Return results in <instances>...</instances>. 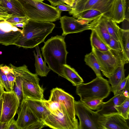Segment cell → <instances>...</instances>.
<instances>
[{
	"label": "cell",
	"instance_id": "6da1fadb",
	"mask_svg": "<svg viewBox=\"0 0 129 129\" xmlns=\"http://www.w3.org/2000/svg\"><path fill=\"white\" fill-rule=\"evenodd\" d=\"M55 25L52 22L29 19L25 23L22 33L13 45L24 48H32L44 42Z\"/></svg>",
	"mask_w": 129,
	"mask_h": 129
},
{
	"label": "cell",
	"instance_id": "7a4b0ae2",
	"mask_svg": "<svg viewBox=\"0 0 129 129\" xmlns=\"http://www.w3.org/2000/svg\"><path fill=\"white\" fill-rule=\"evenodd\" d=\"M64 37L58 35L52 37L44 42V45L41 48L44 62L47 63L51 70L60 76L68 53Z\"/></svg>",
	"mask_w": 129,
	"mask_h": 129
},
{
	"label": "cell",
	"instance_id": "3957f363",
	"mask_svg": "<svg viewBox=\"0 0 129 129\" xmlns=\"http://www.w3.org/2000/svg\"><path fill=\"white\" fill-rule=\"evenodd\" d=\"M29 20L52 22L59 19L61 11L38 0H17Z\"/></svg>",
	"mask_w": 129,
	"mask_h": 129
},
{
	"label": "cell",
	"instance_id": "277c9868",
	"mask_svg": "<svg viewBox=\"0 0 129 129\" xmlns=\"http://www.w3.org/2000/svg\"><path fill=\"white\" fill-rule=\"evenodd\" d=\"M108 81L102 76H96L90 82L76 86V94L83 102L96 99H104L111 91Z\"/></svg>",
	"mask_w": 129,
	"mask_h": 129
},
{
	"label": "cell",
	"instance_id": "5b68a950",
	"mask_svg": "<svg viewBox=\"0 0 129 129\" xmlns=\"http://www.w3.org/2000/svg\"><path fill=\"white\" fill-rule=\"evenodd\" d=\"M14 67L23 78L22 88L24 99L27 98L38 100H44V90L40 85V79L38 75L30 72L26 65Z\"/></svg>",
	"mask_w": 129,
	"mask_h": 129
},
{
	"label": "cell",
	"instance_id": "8992f818",
	"mask_svg": "<svg viewBox=\"0 0 129 129\" xmlns=\"http://www.w3.org/2000/svg\"><path fill=\"white\" fill-rule=\"evenodd\" d=\"M91 48V51L98 61L101 71L103 75L107 78L122 62L127 63L122 53L111 49L102 51L93 47Z\"/></svg>",
	"mask_w": 129,
	"mask_h": 129
},
{
	"label": "cell",
	"instance_id": "52a82bcc",
	"mask_svg": "<svg viewBox=\"0 0 129 129\" xmlns=\"http://www.w3.org/2000/svg\"><path fill=\"white\" fill-rule=\"evenodd\" d=\"M75 115L79 119L78 129H100L98 124L100 114L92 111L80 101H75Z\"/></svg>",
	"mask_w": 129,
	"mask_h": 129
},
{
	"label": "cell",
	"instance_id": "ba28073f",
	"mask_svg": "<svg viewBox=\"0 0 129 129\" xmlns=\"http://www.w3.org/2000/svg\"><path fill=\"white\" fill-rule=\"evenodd\" d=\"M115 0H76L69 13L74 17L81 12L89 9L95 10L102 14H108Z\"/></svg>",
	"mask_w": 129,
	"mask_h": 129
},
{
	"label": "cell",
	"instance_id": "9c48e42d",
	"mask_svg": "<svg viewBox=\"0 0 129 129\" xmlns=\"http://www.w3.org/2000/svg\"><path fill=\"white\" fill-rule=\"evenodd\" d=\"M48 100L59 103L62 106L65 114L73 121L78 122L75 114V100L72 95L61 89L56 87L51 91Z\"/></svg>",
	"mask_w": 129,
	"mask_h": 129
},
{
	"label": "cell",
	"instance_id": "30bf717a",
	"mask_svg": "<svg viewBox=\"0 0 129 129\" xmlns=\"http://www.w3.org/2000/svg\"><path fill=\"white\" fill-rule=\"evenodd\" d=\"M2 109L0 121L7 123L14 117L20 104L16 94L13 91H5L2 94Z\"/></svg>",
	"mask_w": 129,
	"mask_h": 129
},
{
	"label": "cell",
	"instance_id": "8fae6325",
	"mask_svg": "<svg viewBox=\"0 0 129 129\" xmlns=\"http://www.w3.org/2000/svg\"><path fill=\"white\" fill-rule=\"evenodd\" d=\"M126 120L118 113L100 114L98 124L100 129H129Z\"/></svg>",
	"mask_w": 129,
	"mask_h": 129
},
{
	"label": "cell",
	"instance_id": "7c38bea8",
	"mask_svg": "<svg viewBox=\"0 0 129 129\" xmlns=\"http://www.w3.org/2000/svg\"><path fill=\"white\" fill-rule=\"evenodd\" d=\"M46 126L55 129H78L79 123L63 113L56 115L50 113L43 121Z\"/></svg>",
	"mask_w": 129,
	"mask_h": 129
},
{
	"label": "cell",
	"instance_id": "4fadbf2b",
	"mask_svg": "<svg viewBox=\"0 0 129 129\" xmlns=\"http://www.w3.org/2000/svg\"><path fill=\"white\" fill-rule=\"evenodd\" d=\"M22 33V30L6 20L0 22V44L13 45Z\"/></svg>",
	"mask_w": 129,
	"mask_h": 129
},
{
	"label": "cell",
	"instance_id": "5bb4252c",
	"mask_svg": "<svg viewBox=\"0 0 129 129\" xmlns=\"http://www.w3.org/2000/svg\"><path fill=\"white\" fill-rule=\"evenodd\" d=\"M59 19L63 31L62 36H63L89 30V23L78 20L73 17L64 16L60 17Z\"/></svg>",
	"mask_w": 129,
	"mask_h": 129
},
{
	"label": "cell",
	"instance_id": "9a60e30c",
	"mask_svg": "<svg viewBox=\"0 0 129 129\" xmlns=\"http://www.w3.org/2000/svg\"><path fill=\"white\" fill-rule=\"evenodd\" d=\"M20 109L17 112L18 117L16 120L19 129H27L33 123L39 121L24 99L20 104Z\"/></svg>",
	"mask_w": 129,
	"mask_h": 129
},
{
	"label": "cell",
	"instance_id": "2e32d148",
	"mask_svg": "<svg viewBox=\"0 0 129 129\" xmlns=\"http://www.w3.org/2000/svg\"><path fill=\"white\" fill-rule=\"evenodd\" d=\"M104 14H102L89 23V30H94L109 46L111 36L106 26Z\"/></svg>",
	"mask_w": 129,
	"mask_h": 129
},
{
	"label": "cell",
	"instance_id": "e0dca14e",
	"mask_svg": "<svg viewBox=\"0 0 129 129\" xmlns=\"http://www.w3.org/2000/svg\"><path fill=\"white\" fill-rule=\"evenodd\" d=\"M126 9V0H115L107 14L113 21L120 23L125 18Z\"/></svg>",
	"mask_w": 129,
	"mask_h": 129
},
{
	"label": "cell",
	"instance_id": "ac0fdd59",
	"mask_svg": "<svg viewBox=\"0 0 129 129\" xmlns=\"http://www.w3.org/2000/svg\"><path fill=\"white\" fill-rule=\"evenodd\" d=\"M126 98L121 94L114 95L107 102H104L101 109L95 112L102 115L117 113L115 106L120 105Z\"/></svg>",
	"mask_w": 129,
	"mask_h": 129
},
{
	"label": "cell",
	"instance_id": "d6986e66",
	"mask_svg": "<svg viewBox=\"0 0 129 129\" xmlns=\"http://www.w3.org/2000/svg\"><path fill=\"white\" fill-rule=\"evenodd\" d=\"M32 111L39 121H43L51 113L43 104L42 100L24 99Z\"/></svg>",
	"mask_w": 129,
	"mask_h": 129
},
{
	"label": "cell",
	"instance_id": "ffe728a7",
	"mask_svg": "<svg viewBox=\"0 0 129 129\" xmlns=\"http://www.w3.org/2000/svg\"><path fill=\"white\" fill-rule=\"evenodd\" d=\"M0 6L4 8L9 14L12 16H26L21 5L17 0H0Z\"/></svg>",
	"mask_w": 129,
	"mask_h": 129
},
{
	"label": "cell",
	"instance_id": "44dd1931",
	"mask_svg": "<svg viewBox=\"0 0 129 129\" xmlns=\"http://www.w3.org/2000/svg\"><path fill=\"white\" fill-rule=\"evenodd\" d=\"M125 64L124 62H122L108 78V81L111 85V91L114 95L118 85L125 77L124 69Z\"/></svg>",
	"mask_w": 129,
	"mask_h": 129
},
{
	"label": "cell",
	"instance_id": "7402d4cb",
	"mask_svg": "<svg viewBox=\"0 0 129 129\" xmlns=\"http://www.w3.org/2000/svg\"><path fill=\"white\" fill-rule=\"evenodd\" d=\"M35 48L37 54L35 50L33 52L35 59L36 73L41 77H46L51 70L42 59L39 45L36 46Z\"/></svg>",
	"mask_w": 129,
	"mask_h": 129
},
{
	"label": "cell",
	"instance_id": "603a6c76",
	"mask_svg": "<svg viewBox=\"0 0 129 129\" xmlns=\"http://www.w3.org/2000/svg\"><path fill=\"white\" fill-rule=\"evenodd\" d=\"M70 81L75 86H77L84 82L83 79L73 68L66 64L63 65L61 76Z\"/></svg>",
	"mask_w": 129,
	"mask_h": 129
},
{
	"label": "cell",
	"instance_id": "cb8c5ba5",
	"mask_svg": "<svg viewBox=\"0 0 129 129\" xmlns=\"http://www.w3.org/2000/svg\"><path fill=\"white\" fill-rule=\"evenodd\" d=\"M119 41L124 57L129 62V30L120 28L119 34Z\"/></svg>",
	"mask_w": 129,
	"mask_h": 129
},
{
	"label": "cell",
	"instance_id": "d4e9b609",
	"mask_svg": "<svg viewBox=\"0 0 129 129\" xmlns=\"http://www.w3.org/2000/svg\"><path fill=\"white\" fill-rule=\"evenodd\" d=\"M10 66L12 68L15 77V79L12 91L16 94L20 104L24 99L22 88V83L23 78L13 64H11Z\"/></svg>",
	"mask_w": 129,
	"mask_h": 129
},
{
	"label": "cell",
	"instance_id": "484cf974",
	"mask_svg": "<svg viewBox=\"0 0 129 129\" xmlns=\"http://www.w3.org/2000/svg\"><path fill=\"white\" fill-rule=\"evenodd\" d=\"M106 26L111 37L119 41V34L120 28L107 14H104Z\"/></svg>",
	"mask_w": 129,
	"mask_h": 129
},
{
	"label": "cell",
	"instance_id": "4316f807",
	"mask_svg": "<svg viewBox=\"0 0 129 129\" xmlns=\"http://www.w3.org/2000/svg\"><path fill=\"white\" fill-rule=\"evenodd\" d=\"M102 14L98 10L89 9L81 12L74 18H77L78 20L89 23Z\"/></svg>",
	"mask_w": 129,
	"mask_h": 129
},
{
	"label": "cell",
	"instance_id": "83f0119b",
	"mask_svg": "<svg viewBox=\"0 0 129 129\" xmlns=\"http://www.w3.org/2000/svg\"><path fill=\"white\" fill-rule=\"evenodd\" d=\"M91 30L90 40L91 47H93L97 50L102 51H105L110 49L94 30Z\"/></svg>",
	"mask_w": 129,
	"mask_h": 129
},
{
	"label": "cell",
	"instance_id": "f1b7e54d",
	"mask_svg": "<svg viewBox=\"0 0 129 129\" xmlns=\"http://www.w3.org/2000/svg\"><path fill=\"white\" fill-rule=\"evenodd\" d=\"M84 60L86 64L92 70L96 76H102L99 65L92 51L85 55Z\"/></svg>",
	"mask_w": 129,
	"mask_h": 129
},
{
	"label": "cell",
	"instance_id": "f546056e",
	"mask_svg": "<svg viewBox=\"0 0 129 129\" xmlns=\"http://www.w3.org/2000/svg\"><path fill=\"white\" fill-rule=\"evenodd\" d=\"M42 101L43 104L51 113L57 115L62 113H63L66 115L62 106L58 102L49 100H47L44 99L42 100Z\"/></svg>",
	"mask_w": 129,
	"mask_h": 129
},
{
	"label": "cell",
	"instance_id": "4dcf8cb0",
	"mask_svg": "<svg viewBox=\"0 0 129 129\" xmlns=\"http://www.w3.org/2000/svg\"><path fill=\"white\" fill-rule=\"evenodd\" d=\"M115 108L117 112L126 120L129 119V98H127L120 105L116 106Z\"/></svg>",
	"mask_w": 129,
	"mask_h": 129
},
{
	"label": "cell",
	"instance_id": "1f68e13d",
	"mask_svg": "<svg viewBox=\"0 0 129 129\" xmlns=\"http://www.w3.org/2000/svg\"><path fill=\"white\" fill-rule=\"evenodd\" d=\"M102 99H96L82 102L91 110H98L101 108L104 102Z\"/></svg>",
	"mask_w": 129,
	"mask_h": 129
},
{
	"label": "cell",
	"instance_id": "d6a6232c",
	"mask_svg": "<svg viewBox=\"0 0 129 129\" xmlns=\"http://www.w3.org/2000/svg\"><path fill=\"white\" fill-rule=\"evenodd\" d=\"M26 16H12L6 20L8 22L14 24L19 23H24L29 20Z\"/></svg>",
	"mask_w": 129,
	"mask_h": 129
},
{
	"label": "cell",
	"instance_id": "836d02e7",
	"mask_svg": "<svg viewBox=\"0 0 129 129\" xmlns=\"http://www.w3.org/2000/svg\"><path fill=\"white\" fill-rule=\"evenodd\" d=\"M109 46L110 49L122 53L123 55L119 41L116 40L113 38L111 37L110 40Z\"/></svg>",
	"mask_w": 129,
	"mask_h": 129
},
{
	"label": "cell",
	"instance_id": "e575fe53",
	"mask_svg": "<svg viewBox=\"0 0 129 129\" xmlns=\"http://www.w3.org/2000/svg\"><path fill=\"white\" fill-rule=\"evenodd\" d=\"M0 77L3 84L4 88L6 91H12L9 84L7 76L2 70L1 64H0Z\"/></svg>",
	"mask_w": 129,
	"mask_h": 129
},
{
	"label": "cell",
	"instance_id": "d590c367",
	"mask_svg": "<svg viewBox=\"0 0 129 129\" xmlns=\"http://www.w3.org/2000/svg\"><path fill=\"white\" fill-rule=\"evenodd\" d=\"M129 74L121 81L114 95L119 94L120 92L125 87L128 80H129Z\"/></svg>",
	"mask_w": 129,
	"mask_h": 129
},
{
	"label": "cell",
	"instance_id": "8d00e7d4",
	"mask_svg": "<svg viewBox=\"0 0 129 129\" xmlns=\"http://www.w3.org/2000/svg\"><path fill=\"white\" fill-rule=\"evenodd\" d=\"M45 126L43 121H38L30 126L27 129H41Z\"/></svg>",
	"mask_w": 129,
	"mask_h": 129
},
{
	"label": "cell",
	"instance_id": "74e56055",
	"mask_svg": "<svg viewBox=\"0 0 129 129\" xmlns=\"http://www.w3.org/2000/svg\"><path fill=\"white\" fill-rule=\"evenodd\" d=\"M6 129H19L14 117L7 122Z\"/></svg>",
	"mask_w": 129,
	"mask_h": 129
},
{
	"label": "cell",
	"instance_id": "f35d334b",
	"mask_svg": "<svg viewBox=\"0 0 129 129\" xmlns=\"http://www.w3.org/2000/svg\"><path fill=\"white\" fill-rule=\"evenodd\" d=\"M59 10L62 11H63L70 12L72 10V7L70 6L66 5L62 3L59 4L56 7Z\"/></svg>",
	"mask_w": 129,
	"mask_h": 129
},
{
	"label": "cell",
	"instance_id": "ab89813d",
	"mask_svg": "<svg viewBox=\"0 0 129 129\" xmlns=\"http://www.w3.org/2000/svg\"><path fill=\"white\" fill-rule=\"evenodd\" d=\"M129 80H128L125 87L120 92L119 94H123L126 98H129Z\"/></svg>",
	"mask_w": 129,
	"mask_h": 129
},
{
	"label": "cell",
	"instance_id": "60d3db41",
	"mask_svg": "<svg viewBox=\"0 0 129 129\" xmlns=\"http://www.w3.org/2000/svg\"><path fill=\"white\" fill-rule=\"evenodd\" d=\"M12 16V14H9L6 12H0V21L6 20Z\"/></svg>",
	"mask_w": 129,
	"mask_h": 129
},
{
	"label": "cell",
	"instance_id": "b9f144b4",
	"mask_svg": "<svg viewBox=\"0 0 129 129\" xmlns=\"http://www.w3.org/2000/svg\"><path fill=\"white\" fill-rule=\"evenodd\" d=\"M122 23L123 28L124 30H129V18L126 17L125 19L123 21Z\"/></svg>",
	"mask_w": 129,
	"mask_h": 129
},
{
	"label": "cell",
	"instance_id": "7bdbcfd3",
	"mask_svg": "<svg viewBox=\"0 0 129 129\" xmlns=\"http://www.w3.org/2000/svg\"><path fill=\"white\" fill-rule=\"evenodd\" d=\"M48 1L52 6L55 7L58 5L64 3L62 0H47Z\"/></svg>",
	"mask_w": 129,
	"mask_h": 129
},
{
	"label": "cell",
	"instance_id": "ee69618b",
	"mask_svg": "<svg viewBox=\"0 0 129 129\" xmlns=\"http://www.w3.org/2000/svg\"><path fill=\"white\" fill-rule=\"evenodd\" d=\"M63 2L72 7L74 5L76 0H62Z\"/></svg>",
	"mask_w": 129,
	"mask_h": 129
},
{
	"label": "cell",
	"instance_id": "f6af8a7d",
	"mask_svg": "<svg viewBox=\"0 0 129 129\" xmlns=\"http://www.w3.org/2000/svg\"><path fill=\"white\" fill-rule=\"evenodd\" d=\"M7 122L3 123L0 121V129H6Z\"/></svg>",
	"mask_w": 129,
	"mask_h": 129
},
{
	"label": "cell",
	"instance_id": "bcb514c9",
	"mask_svg": "<svg viewBox=\"0 0 129 129\" xmlns=\"http://www.w3.org/2000/svg\"><path fill=\"white\" fill-rule=\"evenodd\" d=\"M25 22L22 23H17L16 24H12V25L14 26H15L16 27H22L23 28L25 25Z\"/></svg>",
	"mask_w": 129,
	"mask_h": 129
},
{
	"label": "cell",
	"instance_id": "7dc6e473",
	"mask_svg": "<svg viewBox=\"0 0 129 129\" xmlns=\"http://www.w3.org/2000/svg\"><path fill=\"white\" fill-rule=\"evenodd\" d=\"M3 100L2 98L0 99V119L1 116L2 112Z\"/></svg>",
	"mask_w": 129,
	"mask_h": 129
},
{
	"label": "cell",
	"instance_id": "c3c4849f",
	"mask_svg": "<svg viewBox=\"0 0 129 129\" xmlns=\"http://www.w3.org/2000/svg\"><path fill=\"white\" fill-rule=\"evenodd\" d=\"M5 91L4 89L0 86V99L2 98V94Z\"/></svg>",
	"mask_w": 129,
	"mask_h": 129
},
{
	"label": "cell",
	"instance_id": "681fc988",
	"mask_svg": "<svg viewBox=\"0 0 129 129\" xmlns=\"http://www.w3.org/2000/svg\"><path fill=\"white\" fill-rule=\"evenodd\" d=\"M0 12H6L7 11L5 8L3 7L0 6Z\"/></svg>",
	"mask_w": 129,
	"mask_h": 129
},
{
	"label": "cell",
	"instance_id": "f907efd6",
	"mask_svg": "<svg viewBox=\"0 0 129 129\" xmlns=\"http://www.w3.org/2000/svg\"><path fill=\"white\" fill-rule=\"evenodd\" d=\"M0 86L2 87L4 89V88L3 86V84L1 78L0 77Z\"/></svg>",
	"mask_w": 129,
	"mask_h": 129
},
{
	"label": "cell",
	"instance_id": "816d5d0a",
	"mask_svg": "<svg viewBox=\"0 0 129 129\" xmlns=\"http://www.w3.org/2000/svg\"><path fill=\"white\" fill-rule=\"evenodd\" d=\"M38 0V1H40L42 2L43 1H44L45 0Z\"/></svg>",
	"mask_w": 129,
	"mask_h": 129
},
{
	"label": "cell",
	"instance_id": "f5cc1de1",
	"mask_svg": "<svg viewBox=\"0 0 129 129\" xmlns=\"http://www.w3.org/2000/svg\"><path fill=\"white\" fill-rule=\"evenodd\" d=\"M1 3L0 1V5H1Z\"/></svg>",
	"mask_w": 129,
	"mask_h": 129
}]
</instances>
